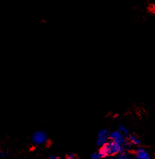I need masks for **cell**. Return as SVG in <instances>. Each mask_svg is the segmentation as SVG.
<instances>
[{"instance_id": "1", "label": "cell", "mask_w": 155, "mask_h": 159, "mask_svg": "<svg viewBox=\"0 0 155 159\" xmlns=\"http://www.w3.org/2000/svg\"><path fill=\"white\" fill-rule=\"evenodd\" d=\"M125 149L126 147H124L123 145L109 140L106 144L99 148V152L102 158H107L114 157L125 152Z\"/></svg>"}, {"instance_id": "2", "label": "cell", "mask_w": 155, "mask_h": 159, "mask_svg": "<svg viewBox=\"0 0 155 159\" xmlns=\"http://www.w3.org/2000/svg\"><path fill=\"white\" fill-rule=\"evenodd\" d=\"M48 141V135L43 130H36L31 136V142L36 146L44 145Z\"/></svg>"}, {"instance_id": "3", "label": "cell", "mask_w": 155, "mask_h": 159, "mask_svg": "<svg viewBox=\"0 0 155 159\" xmlns=\"http://www.w3.org/2000/svg\"><path fill=\"white\" fill-rule=\"evenodd\" d=\"M109 140L116 143H118L119 144H122V145H123L126 148L130 146V144L128 143V141H127V137L122 134L118 129L116 130L110 131Z\"/></svg>"}, {"instance_id": "4", "label": "cell", "mask_w": 155, "mask_h": 159, "mask_svg": "<svg viewBox=\"0 0 155 159\" xmlns=\"http://www.w3.org/2000/svg\"><path fill=\"white\" fill-rule=\"evenodd\" d=\"M110 131L107 129H101L96 135L95 144L99 148L102 147L109 141Z\"/></svg>"}, {"instance_id": "5", "label": "cell", "mask_w": 155, "mask_h": 159, "mask_svg": "<svg viewBox=\"0 0 155 159\" xmlns=\"http://www.w3.org/2000/svg\"><path fill=\"white\" fill-rule=\"evenodd\" d=\"M135 159H151L150 155L147 149L142 147H137L134 152Z\"/></svg>"}, {"instance_id": "6", "label": "cell", "mask_w": 155, "mask_h": 159, "mask_svg": "<svg viewBox=\"0 0 155 159\" xmlns=\"http://www.w3.org/2000/svg\"><path fill=\"white\" fill-rule=\"evenodd\" d=\"M127 141L130 146H135V147H139L141 143L140 139L134 134H130L127 137Z\"/></svg>"}, {"instance_id": "7", "label": "cell", "mask_w": 155, "mask_h": 159, "mask_svg": "<svg viewBox=\"0 0 155 159\" xmlns=\"http://www.w3.org/2000/svg\"><path fill=\"white\" fill-rule=\"evenodd\" d=\"M111 158L112 159H131V156H130L127 152H126L125 151V152H122V153L119 154V155H116V156L112 157Z\"/></svg>"}, {"instance_id": "8", "label": "cell", "mask_w": 155, "mask_h": 159, "mask_svg": "<svg viewBox=\"0 0 155 159\" xmlns=\"http://www.w3.org/2000/svg\"><path fill=\"white\" fill-rule=\"evenodd\" d=\"M118 130H119V131L121 132V133L123 135H125L126 137H128L129 135L130 134V130H129V129L127 128L126 126L124 125H119V127H118Z\"/></svg>"}, {"instance_id": "9", "label": "cell", "mask_w": 155, "mask_h": 159, "mask_svg": "<svg viewBox=\"0 0 155 159\" xmlns=\"http://www.w3.org/2000/svg\"><path fill=\"white\" fill-rule=\"evenodd\" d=\"M90 159H103V158H102V157L101 156V155L99 154V151H98L97 152H94L93 154H91Z\"/></svg>"}, {"instance_id": "10", "label": "cell", "mask_w": 155, "mask_h": 159, "mask_svg": "<svg viewBox=\"0 0 155 159\" xmlns=\"http://www.w3.org/2000/svg\"><path fill=\"white\" fill-rule=\"evenodd\" d=\"M66 158H76V156L72 152H69V153L67 154Z\"/></svg>"}, {"instance_id": "11", "label": "cell", "mask_w": 155, "mask_h": 159, "mask_svg": "<svg viewBox=\"0 0 155 159\" xmlns=\"http://www.w3.org/2000/svg\"><path fill=\"white\" fill-rule=\"evenodd\" d=\"M149 10H150L152 13L155 15V4L150 5V7H149Z\"/></svg>"}, {"instance_id": "12", "label": "cell", "mask_w": 155, "mask_h": 159, "mask_svg": "<svg viewBox=\"0 0 155 159\" xmlns=\"http://www.w3.org/2000/svg\"><path fill=\"white\" fill-rule=\"evenodd\" d=\"M49 159H62V158H60V157L57 156V155H51Z\"/></svg>"}, {"instance_id": "13", "label": "cell", "mask_w": 155, "mask_h": 159, "mask_svg": "<svg viewBox=\"0 0 155 159\" xmlns=\"http://www.w3.org/2000/svg\"><path fill=\"white\" fill-rule=\"evenodd\" d=\"M66 159H76V158H66Z\"/></svg>"}]
</instances>
